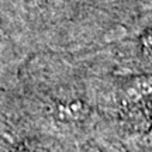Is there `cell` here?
Returning <instances> with one entry per match:
<instances>
[{"label":"cell","instance_id":"3","mask_svg":"<svg viewBox=\"0 0 152 152\" xmlns=\"http://www.w3.org/2000/svg\"><path fill=\"white\" fill-rule=\"evenodd\" d=\"M141 45H142L144 52H145L148 56H152V28L147 30V33L142 35Z\"/></svg>","mask_w":152,"mask_h":152},{"label":"cell","instance_id":"1","mask_svg":"<svg viewBox=\"0 0 152 152\" xmlns=\"http://www.w3.org/2000/svg\"><path fill=\"white\" fill-rule=\"evenodd\" d=\"M124 102L132 106L152 102V75L135 76L123 86Z\"/></svg>","mask_w":152,"mask_h":152},{"label":"cell","instance_id":"2","mask_svg":"<svg viewBox=\"0 0 152 152\" xmlns=\"http://www.w3.org/2000/svg\"><path fill=\"white\" fill-rule=\"evenodd\" d=\"M55 113L62 120H72L80 117L82 113H85V107L80 102H61L55 106Z\"/></svg>","mask_w":152,"mask_h":152}]
</instances>
